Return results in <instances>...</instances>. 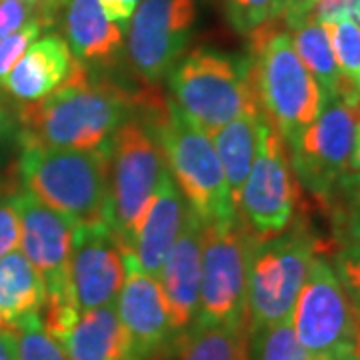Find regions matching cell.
Wrapping results in <instances>:
<instances>
[{
  "label": "cell",
  "instance_id": "cell-1",
  "mask_svg": "<svg viewBox=\"0 0 360 360\" xmlns=\"http://www.w3.org/2000/svg\"><path fill=\"white\" fill-rule=\"evenodd\" d=\"M134 108L136 96L129 90L110 80H92L89 66L75 60L65 84L18 108V142L77 150L101 148L110 144Z\"/></svg>",
  "mask_w": 360,
  "mask_h": 360
},
{
  "label": "cell",
  "instance_id": "cell-2",
  "mask_svg": "<svg viewBox=\"0 0 360 360\" xmlns=\"http://www.w3.org/2000/svg\"><path fill=\"white\" fill-rule=\"evenodd\" d=\"M25 191L72 220L75 226L110 224V144L77 150L18 142Z\"/></svg>",
  "mask_w": 360,
  "mask_h": 360
},
{
  "label": "cell",
  "instance_id": "cell-3",
  "mask_svg": "<svg viewBox=\"0 0 360 360\" xmlns=\"http://www.w3.org/2000/svg\"><path fill=\"white\" fill-rule=\"evenodd\" d=\"M136 106L160 142L168 172L202 224L236 217L219 153L205 130L191 124L162 94L141 92Z\"/></svg>",
  "mask_w": 360,
  "mask_h": 360
},
{
  "label": "cell",
  "instance_id": "cell-4",
  "mask_svg": "<svg viewBox=\"0 0 360 360\" xmlns=\"http://www.w3.org/2000/svg\"><path fill=\"white\" fill-rule=\"evenodd\" d=\"M248 37L258 106L288 144L321 115L326 96L300 63L290 32L278 18L258 26Z\"/></svg>",
  "mask_w": 360,
  "mask_h": 360
},
{
  "label": "cell",
  "instance_id": "cell-5",
  "mask_svg": "<svg viewBox=\"0 0 360 360\" xmlns=\"http://www.w3.org/2000/svg\"><path fill=\"white\" fill-rule=\"evenodd\" d=\"M168 86L180 115L208 136L260 108L248 56L196 49L168 72Z\"/></svg>",
  "mask_w": 360,
  "mask_h": 360
},
{
  "label": "cell",
  "instance_id": "cell-6",
  "mask_svg": "<svg viewBox=\"0 0 360 360\" xmlns=\"http://www.w3.org/2000/svg\"><path fill=\"white\" fill-rule=\"evenodd\" d=\"M316 255L321 243L302 226H288L255 245L246 278L248 333L290 319Z\"/></svg>",
  "mask_w": 360,
  "mask_h": 360
},
{
  "label": "cell",
  "instance_id": "cell-7",
  "mask_svg": "<svg viewBox=\"0 0 360 360\" xmlns=\"http://www.w3.org/2000/svg\"><path fill=\"white\" fill-rule=\"evenodd\" d=\"M290 324L319 360H360V309L340 284L328 258L316 255L296 298Z\"/></svg>",
  "mask_w": 360,
  "mask_h": 360
},
{
  "label": "cell",
  "instance_id": "cell-8",
  "mask_svg": "<svg viewBox=\"0 0 360 360\" xmlns=\"http://www.w3.org/2000/svg\"><path fill=\"white\" fill-rule=\"evenodd\" d=\"M202 226V278L194 330L212 326L248 328L246 278L250 252L258 240L238 214Z\"/></svg>",
  "mask_w": 360,
  "mask_h": 360
},
{
  "label": "cell",
  "instance_id": "cell-9",
  "mask_svg": "<svg viewBox=\"0 0 360 360\" xmlns=\"http://www.w3.org/2000/svg\"><path fill=\"white\" fill-rule=\"evenodd\" d=\"M165 170V155L153 127L134 116L127 118L110 141L112 229L124 250L132 248Z\"/></svg>",
  "mask_w": 360,
  "mask_h": 360
},
{
  "label": "cell",
  "instance_id": "cell-10",
  "mask_svg": "<svg viewBox=\"0 0 360 360\" xmlns=\"http://www.w3.org/2000/svg\"><path fill=\"white\" fill-rule=\"evenodd\" d=\"M359 118L360 98L340 94L326 101L321 115L286 144L298 184L319 200H328L347 174Z\"/></svg>",
  "mask_w": 360,
  "mask_h": 360
},
{
  "label": "cell",
  "instance_id": "cell-11",
  "mask_svg": "<svg viewBox=\"0 0 360 360\" xmlns=\"http://www.w3.org/2000/svg\"><path fill=\"white\" fill-rule=\"evenodd\" d=\"M296 200L298 180L290 167L286 142L266 118L258 153L243 186L238 217L260 243L281 234L292 224Z\"/></svg>",
  "mask_w": 360,
  "mask_h": 360
},
{
  "label": "cell",
  "instance_id": "cell-12",
  "mask_svg": "<svg viewBox=\"0 0 360 360\" xmlns=\"http://www.w3.org/2000/svg\"><path fill=\"white\" fill-rule=\"evenodd\" d=\"M198 16L196 0H141L130 18L129 58L144 82L176 66Z\"/></svg>",
  "mask_w": 360,
  "mask_h": 360
},
{
  "label": "cell",
  "instance_id": "cell-13",
  "mask_svg": "<svg viewBox=\"0 0 360 360\" xmlns=\"http://www.w3.org/2000/svg\"><path fill=\"white\" fill-rule=\"evenodd\" d=\"M122 262L124 283L116 298V310L129 342L127 360H153L174 345L167 300L158 278L142 269L132 250L122 248Z\"/></svg>",
  "mask_w": 360,
  "mask_h": 360
},
{
  "label": "cell",
  "instance_id": "cell-14",
  "mask_svg": "<svg viewBox=\"0 0 360 360\" xmlns=\"http://www.w3.org/2000/svg\"><path fill=\"white\" fill-rule=\"evenodd\" d=\"M16 205L20 214V248L46 284V298L72 296L68 266L75 222L40 202L28 191H16Z\"/></svg>",
  "mask_w": 360,
  "mask_h": 360
},
{
  "label": "cell",
  "instance_id": "cell-15",
  "mask_svg": "<svg viewBox=\"0 0 360 360\" xmlns=\"http://www.w3.org/2000/svg\"><path fill=\"white\" fill-rule=\"evenodd\" d=\"M124 283L122 246L110 224L77 226L68 286L78 310L115 304Z\"/></svg>",
  "mask_w": 360,
  "mask_h": 360
},
{
  "label": "cell",
  "instance_id": "cell-16",
  "mask_svg": "<svg viewBox=\"0 0 360 360\" xmlns=\"http://www.w3.org/2000/svg\"><path fill=\"white\" fill-rule=\"evenodd\" d=\"M202 234L205 226L193 210H186L184 224L158 272V284L167 300L174 345L182 347L193 335L202 278Z\"/></svg>",
  "mask_w": 360,
  "mask_h": 360
},
{
  "label": "cell",
  "instance_id": "cell-17",
  "mask_svg": "<svg viewBox=\"0 0 360 360\" xmlns=\"http://www.w3.org/2000/svg\"><path fill=\"white\" fill-rule=\"evenodd\" d=\"M186 210L188 205L182 198L176 182L167 168L158 180L155 196L142 217L139 232L130 248L139 264L155 278H158L168 250L172 248L184 224Z\"/></svg>",
  "mask_w": 360,
  "mask_h": 360
},
{
  "label": "cell",
  "instance_id": "cell-18",
  "mask_svg": "<svg viewBox=\"0 0 360 360\" xmlns=\"http://www.w3.org/2000/svg\"><path fill=\"white\" fill-rule=\"evenodd\" d=\"M68 42L58 34L37 39L2 80L4 92L22 104L37 103L65 84L75 66Z\"/></svg>",
  "mask_w": 360,
  "mask_h": 360
},
{
  "label": "cell",
  "instance_id": "cell-19",
  "mask_svg": "<svg viewBox=\"0 0 360 360\" xmlns=\"http://www.w3.org/2000/svg\"><path fill=\"white\" fill-rule=\"evenodd\" d=\"M68 49L84 66H112L122 51V26L106 18L98 0H68Z\"/></svg>",
  "mask_w": 360,
  "mask_h": 360
},
{
  "label": "cell",
  "instance_id": "cell-20",
  "mask_svg": "<svg viewBox=\"0 0 360 360\" xmlns=\"http://www.w3.org/2000/svg\"><path fill=\"white\" fill-rule=\"evenodd\" d=\"M46 284L22 250L0 258V333L16 335L26 322L42 316Z\"/></svg>",
  "mask_w": 360,
  "mask_h": 360
},
{
  "label": "cell",
  "instance_id": "cell-21",
  "mask_svg": "<svg viewBox=\"0 0 360 360\" xmlns=\"http://www.w3.org/2000/svg\"><path fill=\"white\" fill-rule=\"evenodd\" d=\"M60 345L68 360H127L129 342L116 302L82 310Z\"/></svg>",
  "mask_w": 360,
  "mask_h": 360
},
{
  "label": "cell",
  "instance_id": "cell-22",
  "mask_svg": "<svg viewBox=\"0 0 360 360\" xmlns=\"http://www.w3.org/2000/svg\"><path fill=\"white\" fill-rule=\"evenodd\" d=\"M264 120H266V116L258 108V110L234 118L212 134L214 148H217L222 168H224L229 193H231V200L236 212H238L243 186H245L248 172L255 162V156L258 153Z\"/></svg>",
  "mask_w": 360,
  "mask_h": 360
},
{
  "label": "cell",
  "instance_id": "cell-23",
  "mask_svg": "<svg viewBox=\"0 0 360 360\" xmlns=\"http://www.w3.org/2000/svg\"><path fill=\"white\" fill-rule=\"evenodd\" d=\"M288 32H290V40L300 63L319 82L326 101L347 94L324 26L316 22L314 18H307L304 22H300Z\"/></svg>",
  "mask_w": 360,
  "mask_h": 360
},
{
  "label": "cell",
  "instance_id": "cell-24",
  "mask_svg": "<svg viewBox=\"0 0 360 360\" xmlns=\"http://www.w3.org/2000/svg\"><path fill=\"white\" fill-rule=\"evenodd\" d=\"M179 360H250L246 326L194 330L180 347Z\"/></svg>",
  "mask_w": 360,
  "mask_h": 360
},
{
  "label": "cell",
  "instance_id": "cell-25",
  "mask_svg": "<svg viewBox=\"0 0 360 360\" xmlns=\"http://www.w3.org/2000/svg\"><path fill=\"white\" fill-rule=\"evenodd\" d=\"M250 360H319L296 338L290 319L248 333Z\"/></svg>",
  "mask_w": 360,
  "mask_h": 360
},
{
  "label": "cell",
  "instance_id": "cell-26",
  "mask_svg": "<svg viewBox=\"0 0 360 360\" xmlns=\"http://www.w3.org/2000/svg\"><path fill=\"white\" fill-rule=\"evenodd\" d=\"M336 65L342 77L345 92L360 98V25L354 20L324 22Z\"/></svg>",
  "mask_w": 360,
  "mask_h": 360
},
{
  "label": "cell",
  "instance_id": "cell-27",
  "mask_svg": "<svg viewBox=\"0 0 360 360\" xmlns=\"http://www.w3.org/2000/svg\"><path fill=\"white\" fill-rule=\"evenodd\" d=\"M335 234L340 243L360 240V172L345 174L328 196Z\"/></svg>",
  "mask_w": 360,
  "mask_h": 360
},
{
  "label": "cell",
  "instance_id": "cell-28",
  "mask_svg": "<svg viewBox=\"0 0 360 360\" xmlns=\"http://www.w3.org/2000/svg\"><path fill=\"white\" fill-rule=\"evenodd\" d=\"M14 348L16 360H68L63 345L49 335L40 316L26 322L14 335Z\"/></svg>",
  "mask_w": 360,
  "mask_h": 360
},
{
  "label": "cell",
  "instance_id": "cell-29",
  "mask_svg": "<svg viewBox=\"0 0 360 360\" xmlns=\"http://www.w3.org/2000/svg\"><path fill=\"white\" fill-rule=\"evenodd\" d=\"M226 13L240 34H250L258 26L276 20V0H226Z\"/></svg>",
  "mask_w": 360,
  "mask_h": 360
},
{
  "label": "cell",
  "instance_id": "cell-30",
  "mask_svg": "<svg viewBox=\"0 0 360 360\" xmlns=\"http://www.w3.org/2000/svg\"><path fill=\"white\" fill-rule=\"evenodd\" d=\"M330 264L348 296L360 309V240L340 243Z\"/></svg>",
  "mask_w": 360,
  "mask_h": 360
},
{
  "label": "cell",
  "instance_id": "cell-31",
  "mask_svg": "<svg viewBox=\"0 0 360 360\" xmlns=\"http://www.w3.org/2000/svg\"><path fill=\"white\" fill-rule=\"evenodd\" d=\"M44 26L40 20H32L25 25L20 30H16L13 34L0 39V86L6 75L13 70V66L18 63V58L25 54V51L39 39L40 30Z\"/></svg>",
  "mask_w": 360,
  "mask_h": 360
},
{
  "label": "cell",
  "instance_id": "cell-32",
  "mask_svg": "<svg viewBox=\"0 0 360 360\" xmlns=\"http://www.w3.org/2000/svg\"><path fill=\"white\" fill-rule=\"evenodd\" d=\"M20 245V214L16 193L0 188V258L16 250Z\"/></svg>",
  "mask_w": 360,
  "mask_h": 360
},
{
  "label": "cell",
  "instance_id": "cell-33",
  "mask_svg": "<svg viewBox=\"0 0 360 360\" xmlns=\"http://www.w3.org/2000/svg\"><path fill=\"white\" fill-rule=\"evenodd\" d=\"M32 20L42 22L39 4L20 2V0H0V39L20 30L22 26Z\"/></svg>",
  "mask_w": 360,
  "mask_h": 360
},
{
  "label": "cell",
  "instance_id": "cell-34",
  "mask_svg": "<svg viewBox=\"0 0 360 360\" xmlns=\"http://www.w3.org/2000/svg\"><path fill=\"white\" fill-rule=\"evenodd\" d=\"M310 18L321 25L340 20H354L360 25V0H319Z\"/></svg>",
  "mask_w": 360,
  "mask_h": 360
},
{
  "label": "cell",
  "instance_id": "cell-35",
  "mask_svg": "<svg viewBox=\"0 0 360 360\" xmlns=\"http://www.w3.org/2000/svg\"><path fill=\"white\" fill-rule=\"evenodd\" d=\"M319 0H276V18L283 22L286 30L310 18L312 8Z\"/></svg>",
  "mask_w": 360,
  "mask_h": 360
},
{
  "label": "cell",
  "instance_id": "cell-36",
  "mask_svg": "<svg viewBox=\"0 0 360 360\" xmlns=\"http://www.w3.org/2000/svg\"><path fill=\"white\" fill-rule=\"evenodd\" d=\"M98 2L103 6L106 18L118 25L129 22L139 6V0H98Z\"/></svg>",
  "mask_w": 360,
  "mask_h": 360
},
{
  "label": "cell",
  "instance_id": "cell-37",
  "mask_svg": "<svg viewBox=\"0 0 360 360\" xmlns=\"http://www.w3.org/2000/svg\"><path fill=\"white\" fill-rule=\"evenodd\" d=\"M66 4H68V0H39V13L44 28L54 25L56 14H58V11H60L63 6H66Z\"/></svg>",
  "mask_w": 360,
  "mask_h": 360
},
{
  "label": "cell",
  "instance_id": "cell-38",
  "mask_svg": "<svg viewBox=\"0 0 360 360\" xmlns=\"http://www.w3.org/2000/svg\"><path fill=\"white\" fill-rule=\"evenodd\" d=\"M14 129H16V120L11 115V110L4 106V103L0 101V146L13 136Z\"/></svg>",
  "mask_w": 360,
  "mask_h": 360
},
{
  "label": "cell",
  "instance_id": "cell-39",
  "mask_svg": "<svg viewBox=\"0 0 360 360\" xmlns=\"http://www.w3.org/2000/svg\"><path fill=\"white\" fill-rule=\"evenodd\" d=\"M360 172V118L356 122V130H354V142H352V153L348 158L347 174H354Z\"/></svg>",
  "mask_w": 360,
  "mask_h": 360
},
{
  "label": "cell",
  "instance_id": "cell-40",
  "mask_svg": "<svg viewBox=\"0 0 360 360\" xmlns=\"http://www.w3.org/2000/svg\"><path fill=\"white\" fill-rule=\"evenodd\" d=\"M0 360H16L14 336L0 333Z\"/></svg>",
  "mask_w": 360,
  "mask_h": 360
},
{
  "label": "cell",
  "instance_id": "cell-41",
  "mask_svg": "<svg viewBox=\"0 0 360 360\" xmlns=\"http://www.w3.org/2000/svg\"><path fill=\"white\" fill-rule=\"evenodd\" d=\"M20 2H30V4H39V0H20Z\"/></svg>",
  "mask_w": 360,
  "mask_h": 360
}]
</instances>
